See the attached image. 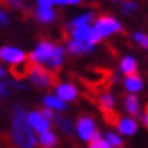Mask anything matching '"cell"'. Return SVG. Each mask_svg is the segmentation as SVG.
I'll list each match as a JSON object with an SVG mask.
<instances>
[{"instance_id": "obj_1", "label": "cell", "mask_w": 148, "mask_h": 148, "mask_svg": "<svg viewBox=\"0 0 148 148\" xmlns=\"http://www.w3.org/2000/svg\"><path fill=\"white\" fill-rule=\"evenodd\" d=\"M10 136H12L15 148H38L37 147V135L28 127L27 110L23 105H15L12 108Z\"/></svg>"}, {"instance_id": "obj_2", "label": "cell", "mask_w": 148, "mask_h": 148, "mask_svg": "<svg viewBox=\"0 0 148 148\" xmlns=\"http://www.w3.org/2000/svg\"><path fill=\"white\" fill-rule=\"evenodd\" d=\"M73 133L82 143H90L98 133L97 120L92 115H82L73 121Z\"/></svg>"}, {"instance_id": "obj_3", "label": "cell", "mask_w": 148, "mask_h": 148, "mask_svg": "<svg viewBox=\"0 0 148 148\" xmlns=\"http://www.w3.org/2000/svg\"><path fill=\"white\" fill-rule=\"evenodd\" d=\"M92 27H93V30L97 32V35L100 37V40L110 38V37L120 34L121 30H123L121 22L116 20L113 15H100L98 18H95Z\"/></svg>"}, {"instance_id": "obj_4", "label": "cell", "mask_w": 148, "mask_h": 148, "mask_svg": "<svg viewBox=\"0 0 148 148\" xmlns=\"http://www.w3.org/2000/svg\"><path fill=\"white\" fill-rule=\"evenodd\" d=\"M27 75L28 82L34 85L35 88H40V90H47V88L53 87V75L50 70H47L45 67H40V65H30L27 68Z\"/></svg>"}, {"instance_id": "obj_5", "label": "cell", "mask_w": 148, "mask_h": 148, "mask_svg": "<svg viewBox=\"0 0 148 148\" xmlns=\"http://www.w3.org/2000/svg\"><path fill=\"white\" fill-rule=\"evenodd\" d=\"M0 62L5 65H10L12 68L25 67L27 65V53L18 47L3 45V47H0Z\"/></svg>"}, {"instance_id": "obj_6", "label": "cell", "mask_w": 148, "mask_h": 148, "mask_svg": "<svg viewBox=\"0 0 148 148\" xmlns=\"http://www.w3.org/2000/svg\"><path fill=\"white\" fill-rule=\"evenodd\" d=\"M55 48V43L50 40H40L35 48L27 55V60L32 63V65H40V67H45L47 65L48 58L52 57V52Z\"/></svg>"}, {"instance_id": "obj_7", "label": "cell", "mask_w": 148, "mask_h": 148, "mask_svg": "<svg viewBox=\"0 0 148 148\" xmlns=\"http://www.w3.org/2000/svg\"><path fill=\"white\" fill-rule=\"evenodd\" d=\"M27 121H28V127L32 128V132L35 135H40L43 132L52 130V121L47 120L42 115L40 110H30V112H27Z\"/></svg>"}, {"instance_id": "obj_8", "label": "cell", "mask_w": 148, "mask_h": 148, "mask_svg": "<svg viewBox=\"0 0 148 148\" xmlns=\"http://www.w3.org/2000/svg\"><path fill=\"white\" fill-rule=\"evenodd\" d=\"M138 128H140V123L133 116L123 115L115 120V132L120 133L121 136H135L138 133Z\"/></svg>"}, {"instance_id": "obj_9", "label": "cell", "mask_w": 148, "mask_h": 148, "mask_svg": "<svg viewBox=\"0 0 148 148\" xmlns=\"http://www.w3.org/2000/svg\"><path fill=\"white\" fill-rule=\"evenodd\" d=\"M53 95H57L62 101H65L68 105L78 98V88L72 82H58L53 87Z\"/></svg>"}, {"instance_id": "obj_10", "label": "cell", "mask_w": 148, "mask_h": 148, "mask_svg": "<svg viewBox=\"0 0 148 148\" xmlns=\"http://www.w3.org/2000/svg\"><path fill=\"white\" fill-rule=\"evenodd\" d=\"M70 32V38L78 42H83V43H88V45H97L100 42V37L97 35V32L93 30L92 25H85V27H77L68 30Z\"/></svg>"}, {"instance_id": "obj_11", "label": "cell", "mask_w": 148, "mask_h": 148, "mask_svg": "<svg viewBox=\"0 0 148 148\" xmlns=\"http://www.w3.org/2000/svg\"><path fill=\"white\" fill-rule=\"evenodd\" d=\"M65 58H67V50H65V45H62V43H55V48L53 52H52V57L48 58L47 62V70L50 72H57V70H60L63 67V63H65Z\"/></svg>"}, {"instance_id": "obj_12", "label": "cell", "mask_w": 148, "mask_h": 148, "mask_svg": "<svg viewBox=\"0 0 148 148\" xmlns=\"http://www.w3.org/2000/svg\"><path fill=\"white\" fill-rule=\"evenodd\" d=\"M123 110L127 112L128 116H140L141 115V101L138 98V95H133V93H127L123 97Z\"/></svg>"}, {"instance_id": "obj_13", "label": "cell", "mask_w": 148, "mask_h": 148, "mask_svg": "<svg viewBox=\"0 0 148 148\" xmlns=\"http://www.w3.org/2000/svg\"><path fill=\"white\" fill-rule=\"evenodd\" d=\"M42 107L52 110V112H55L57 115H60V113H63V112H67L68 105L65 103V101H62L57 95L45 93L43 95V98H42Z\"/></svg>"}, {"instance_id": "obj_14", "label": "cell", "mask_w": 148, "mask_h": 148, "mask_svg": "<svg viewBox=\"0 0 148 148\" xmlns=\"http://www.w3.org/2000/svg\"><path fill=\"white\" fill-rule=\"evenodd\" d=\"M97 101H98V107L101 108V112H105V113H115V110H116V97H115L113 92L103 90L98 95Z\"/></svg>"}, {"instance_id": "obj_15", "label": "cell", "mask_w": 148, "mask_h": 148, "mask_svg": "<svg viewBox=\"0 0 148 148\" xmlns=\"http://www.w3.org/2000/svg\"><path fill=\"white\" fill-rule=\"evenodd\" d=\"M121 83H123V88H125V92L127 93H133V95H138L143 90V78H141L138 73H133V75H127L123 80H121Z\"/></svg>"}, {"instance_id": "obj_16", "label": "cell", "mask_w": 148, "mask_h": 148, "mask_svg": "<svg viewBox=\"0 0 148 148\" xmlns=\"http://www.w3.org/2000/svg\"><path fill=\"white\" fill-rule=\"evenodd\" d=\"M65 50L70 55H85V53H93L95 47L93 45H88V43H83V42L70 38L67 42V45H65Z\"/></svg>"}, {"instance_id": "obj_17", "label": "cell", "mask_w": 148, "mask_h": 148, "mask_svg": "<svg viewBox=\"0 0 148 148\" xmlns=\"http://www.w3.org/2000/svg\"><path fill=\"white\" fill-rule=\"evenodd\" d=\"M118 72L123 77L138 73V62H136V58L133 55H123L120 63H118Z\"/></svg>"}, {"instance_id": "obj_18", "label": "cell", "mask_w": 148, "mask_h": 148, "mask_svg": "<svg viewBox=\"0 0 148 148\" xmlns=\"http://www.w3.org/2000/svg\"><path fill=\"white\" fill-rule=\"evenodd\" d=\"M95 17H97V15H95L93 10H87V12H83V14L73 17L70 22H67V28L68 30H72V28H77V27L92 25V22L95 20Z\"/></svg>"}, {"instance_id": "obj_19", "label": "cell", "mask_w": 148, "mask_h": 148, "mask_svg": "<svg viewBox=\"0 0 148 148\" xmlns=\"http://www.w3.org/2000/svg\"><path fill=\"white\" fill-rule=\"evenodd\" d=\"M58 143V136L53 130H48L43 133L37 135V147L40 148H55Z\"/></svg>"}, {"instance_id": "obj_20", "label": "cell", "mask_w": 148, "mask_h": 148, "mask_svg": "<svg viewBox=\"0 0 148 148\" xmlns=\"http://www.w3.org/2000/svg\"><path fill=\"white\" fill-rule=\"evenodd\" d=\"M34 15L40 23H53L57 20V12L52 7H37L34 10Z\"/></svg>"}, {"instance_id": "obj_21", "label": "cell", "mask_w": 148, "mask_h": 148, "mask_svg": "<svg viewBox=\"0 0 148 148\" xmlns=\"http://www.w3.org/2000/svg\"><path fill=\"white\" fill-rule=\"evenodd\" d=\"M53 121H55V125H57V128H58L63 135L73 133V121L70 120L68 116H65V115H57Z\"/></svg>"}, {"instance_id": "obj_22", "label": "cell", "mask_w": 148, "mask_h": 148, "mask_svg": "<svg viewBox=\"0 0 148 148\" xmlns=\"http://www.w3.org/2000/svg\"><path fill=\"white\" fill-rule=\"evenodd\" d=\"M103 135V138H105V141H107L108 145L112 148H121L123 147V136H121L120 133H116L115 130H108V132H105V133H101Z\"/></svg>"}, {"instance_id": "obj_23", "label": "cell", "mask_w": 148, "mask_h": 148, "mask_svg": "<svg viewBox=\"0 0 148 148\" xmlns=\"http://www.w3.org/2000/svg\"><path fill=\"white\" fill-rule=\"evenodd\" d=\"M138 10V5L135 3L133 0H125L123 3H121V14H132V12H136Z\"/></svg>"}, {"instance_id": "obj_24", "label": "cell", "mask_w": 148, "mask_h": 148, "mask_svg": "<svg viewBox=\"0 0 148 148\" xmlns=\"http://www.w3.org/2000/svg\"><path fill=\"white\" fill-rule=\"evenodd\" d=\"M7 85H8V88H14V90H18V92H23L27 88L25 82L20 80V78H12V80L7 82Z\"/></svg>"}, {"instance_id": "obj_25", "label": "cell", "mask_w": 148, "mask_h": 148, "mask_svg": "<svg viewBox=\"0 0 148 148\" xmlns=\"http://www.w3.org/2000/svg\"><path fill=\"white\" fill-rule=\"evenodd\" d=\"M147 38L148 35L143 34V32H135L133 34V40L136 45H140V47H145V43H147Z\"/></svg>"}, {"instance_id": "obj_26", "label": "cell", "mask_w": 148, "mask_h": 148, "mask_svg": "<svg viewBox=\"0 0 148 148\" xmlns=\"http://www.w3.org/2000/svg\"><path fill=\"white\" fill-rule=\"evenodd\" d=\"M92 141H95L98 148H112V147H110V145L107 143V141H105V138H103V135H101L100 132H98V133L95 135V138H93Z\"/></svg>"}, {"instance_id": "obj_27", "label": "cell", "mask_w": 148, "mask_h": 148, "mask_svg": "<svg viewBox=\"0 0 148 148\" xmlns=\"http://www.w3.org/2000/svg\"><path fill=\"white\" fill-rule=\"evenodd\" d=\"M55 3L60 5V7H67V5L73 7V5H80V3H83V0H55Z\"/></svg>"}, {"instance_id": "obj_28", "label": "cell", "mask_w": 148, "mask_h": 148, "mask_svg": "<svg viewBox=\"0 0 148 148\" xmlns=\"http://www.w3.org/2000/svg\"><path fill=\"white\" fill-rule=\"evenodd\" d=\"M3 3L10 5L12 8H17V10H25V5L22 3V0H2Z\"/></svg>"}, {"instance_id": "obj_29", "label": "cell", "mask_w": 148, "mask_h": 148, "mask_svg": "<svg viewBox=\"0 0 148 148\" xmlns=\"http://www.w3.org/2000/svg\"><path fill=\"white\" fill-rule=\"evenodd\" d=\"M8 95H10V88H8L7 82L0 80V98H5Z\"/></svg>"}, {"instance_id": "obj_30", "label": "cell", "mask_w": 148, "mask_h": 148, "mask_svg": "<svg viewBox=\"0 0 148 148\" xmlns=\"http://www.w3.org/2000/svg\"><path fill=\"white\" fill-rule=\"evenodd\" d=\"M8 23H10V17H8V14L3 10V8H0V25H2V27H7Z\"/></svg>"}, {"instance_id": "obj_31", "label": "cell", "mask_w": 148, "mask_h": 148, "mask_svg": "<svg viewBox=\"0 0 148 148\" xmlns=\"http://www.w3.org/2000/svg\"><path fill=\"white\" fill-rule=\"evenodd\" d=\"M40 112H42V115H43V116H45L47 120H50L52 123H53L55 116H57V113H55V112H52V110H48V108H43V107L40 108Z\"/></svg>"}, {"instance_id": "obj_32", "label": "cell", "mask_w": 148, "mask_h": 148, "mask_svg": "<svg viewBox=\"0 0 148 148\" xmlns=\"http://www.w3.org/2000/svg\"><path fill=\"white\" fill-rule=\"evenodd\" d=\"M55 0H37V7H53Z\"/></svg>"}, {"instance_id": "obj_33", "label": "cell", "mask_w": 148, "mask_h": 148, "mask_svg": "<svg viewBox=\"0 0 148 148\" xmlns=\"http://www.w3.org/2000/svg\"><path fill=\"white\" fill-rule=\"evenodd\" d=\"M140 118H141V125H143L145 130L148 132V110H147V112H141Z\"/></svg>"}, {"instance_id": "obj_34", "label": "cell", "mask_w": 148, "mask_h": 148, "mask_svg": "<svg viewBox=\"0 0 148 148\" xmlns=\"http://www.w3.org/2000/svg\"><path fill=\"white\" fill-rule=\"evenodd\" d=\"M7 75H8V70L5 68V65H2V63H0V80H3Z\"/></svg>"}, {"instance_id": "obj_35", "label": "cell", "mask_w": 148, "mask_h": 148, "mask_svg": "<svg viewBox=\"0 0 148 148\" xmlns=\"http://www.w3.org/2000/svg\"><path fill=\"white\" fill-rule=\"evenodd\" d=\"M120 80H121L120 73H115V75H112V83H113V85H116V83H120Z\"/></svg>"}, {"instance_id": "obj_36", "label": "cell", "mask_w": 148, "mask_h": 148, "mask_svg": "<svg viewBox=\"0 0 148 148\" xmlns=\"http://www.w3.org/2000/svg\"><path fill=\"white\" fill-rule=\"evenodd\" d=\"M87 148H98V147H97L95 141H90V143H87Z\"/></svg>"}, {"instance_id": "obj_37", "label": "cell", "mask_w": 148, "mask_h": 148, "mask_svg": "<svg viewBox=\"0 0 148 148\" xmlns=\"http://www.w3.org/2000/svg\"><path fill=\"white\" fill-rule=\"evenodd\" d=\"M143 48H147V52H148V38H147V43H145V47Z\"/></svg>"}, {"instance_id": "obj_38", "label": "cell", "mask_w": 148, "mask_h": 148, "mask_svg": "<svg viewBox=\"0 0 148 148\" xmlns=\"http://www.w3.org/2000/svg\"><path fill=\"white\" fill-rule=\"evenodd\" d=\"M110 2H116V0H110Z\"/></svg>"}]
</instances>
